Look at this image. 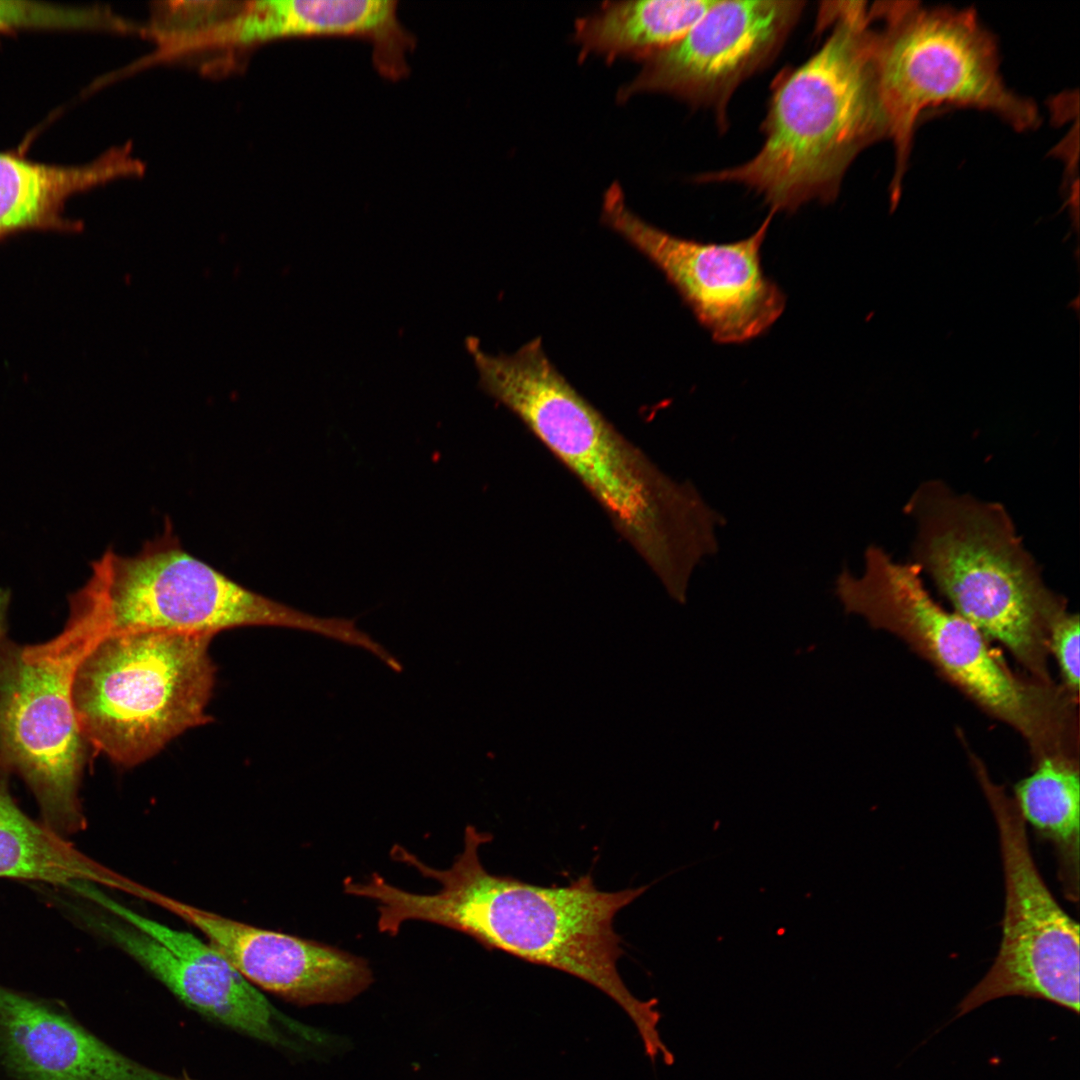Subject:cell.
Listing matches in <instances>:
<instances>
[{"label": "cell", "mask_w": 1080, "mask_h": 1080, "mask_svg": "<svg viewBox=\"0 0 1080 1080\" xmlns=\"http://www.w3.org/2000/svg\"><path fill=\"white\" fill-rule=\"evenodd\" d=\"M492 835L468 825L464 849L448 869H435L400 845L391 857L440 883L434 894H415L389 884L378 873L365 882L350 881L346 892L378 903V930L395 936L409 920L438 924L464 933L489 950L556 969L603 992L629 1017L652 1061L669 1056L659 1022L658 1000H642L626 986L618 960L622 939L613 928L615 915L648 886L616 892L599 890L590 873L566 886H539L511 876L494 875L478 851Z\"/></svg>", "instance_id": "obj_1"}, {"label": "cell", "mask_w": 1080, "mask_h": 1080, "mask_svg": "<svg viewBox=\"0 0 1080 1080\" xmlns=\"http://www.w3.org/2000/svg\"><path fill=\"white\" fill-rule=\"evenodd\" d=\"M488 396L513 413L592 495L618 534L680 603L719 552L727 518L691 480L664 472L556 369L537 337L512 354L466 341Z\"/></svg>", "instance_id": "obj_2"}, {"label": "cell", "mask_w": 1080, "mask_h": 1080, "mask_svg": "<svg viewBox=\"0 0 1080 1080\" xmlns=\"http://www.w3.org/2000/svg\"><path fill=\"white\" fill-rule=\"evenodd\" d=\"M822 9L833 26L821 48L774 80L764 141L748 161L697 175L698 183H734L758 193L771 213L830 203L857 155L889 138L864 2Z\"/></svg>", "instance_id": "obj_3"}, {"label": "cell", "mask_w": 1080, "mask_h": 1080, "mask_svg": "<svg viewBox=\"0 0 1080 1080\" xmlns=\"http://www.w3.org/2000/svg\"><path fill=\"white\" fill-rule=\"evenodd\" d=\"M904 512L915 527L912 562L954 612L1003 644L1032 678L1053 682L1048 638L1067 602L1046 585L1008 510L930 479Z\"/></svg>", "instance_id": "obj_4"}, {"label": "cell", "mask_w": 1080, "mask_h": 1080, "mask_svg": "<svg viewBox=\"0 0 1080 1080\" xmlns=\"http://www.w3.org/2000/svg\"><path fill=\"white\" fill-rule=\"evenodd\" d=\"M922 575L914 562L896 561L870 544L862 573L843 567L834 594L845 613L903 640L984 712L1017 731L1033 764L1050 756L1079 759L1078 698L1062 684L1013 672L979 630L933 599Z\"/></svg>", "instance_id": "obj_5"}, {"label": "cell", "mask_w": 1080, "mask_h": 1080, "mask_svg": "<svg viewBox=\"0 0 1080 1080\" xmlns=\"http://www.w3.org/2000/svg\"><path fill=\"white\" fill-rule=\"evenodd\" d=\"M69 608L63 630L46 642L19 646L0 638V768L22 777L41 821L65 838L86 827L79 790L88 744L75 714V678L108 632L81 589Z\"/></svg>", "instance_id": "obj_6"}, {"label": "cell", "mask_w": 1080, "mask_h": 1080, "mask_svg": "<svg viewBox=\"0 0 1080 1080\" xmlns=\"http://www.w3.org/2000/svg\"><path fill=\"white\" fill-rule=\"evenodd\" d=\"M213 637L107 632L75 678V714L86 743L115 764L133 767L208 723L216 670L209 654Z\"/></svg>", "instance_id": "obj_7"}, {"label": "cell", "mask_w": 1080, "mask_h": 1080, "mask_svg": "<svg viewBox=\"0 0 1080 1080\" xmlns=\"http://www.w3.org/2000/svg\"><path fill=\"white\" fill-rule=\"evenodd\" d=\"M873 58L882 106L895 148L892 207L901 193L915 125L927 108L955 105L992 112L1018 131L1038 126L1030 100L1006 87L992 34L973 9L881 2L869 10Z\"/></svg>", "instance_id": "obj_8"}, {"label": "cell", "mask_w": 1080, "mask_h": 1080, "mask_svg": "<svg viewBox=\"0 0 1080 1080\" xmlns=\"http://www.w3.org/2000/svg\"><path fill=\"white\" fill-rule=\"evenodd\" d=\"M82 588L100 608L108 632L209 634L248 627L315 633L343 644L353 635L346 618L317 617L252 591L188 553L170 520L134 555L112 547L91 562Z\"/></svg>", "instance_id": "obj_9"}, {"label": "cell", "mask_w": 1080, "mask_h": 1080, "mask_svg": "<svg viewBox=\"0 0 1080 1080\" xmlns=\"http://www.w3.org/2000/svg\"><path fill=\"white\" fill-rule=\"evenodd\" d=\"M968 755L998 830L1005 904L998 953L957 1016L1006 996L1042 999L1078 1014L1079 925L1045 884L1013 797L974 753Z\"/></svg>", "instance_id": "obj_10"}, {"label": "cell", "mask_w": 1080, "mask_h": 1080, "mask_svg": "<svg viewBox=\"0 0 1080 1080\" xmlns=\"http://www.w3.org/2000/svg\"><path fill=\"white\" fill-rule=\"evenodd\" d=\"M79 895L102 910L80 909L79 918L126 952L199 1014L271 1045L292 1047L290 1033L323 1045L327 1035L281 1015L210 943L172 928L84 884Z\"/></svg>", "instance_id": "obj_11"}, {"label": "cell", "mask_w": 1080, "mask_h": 1080, "mask_svg": "<svg viewBox=\"0 0 1080 1080\" xmlns=\"http://www.w3.org/2000/svg\"><path fill=\"white\" fill-rule=\"evenodd\" d=\"M602 220L662 272L697 321L721 344H741L782 315L786 296L764 272L761 247L773 213L749 237L703 243L669 234L627 206L622 189L606 191Z\"/></svg>", "instance_id": "obj_12"}, {"label": "cell", "mask_w": 1080, "mask_h": 1080, "mask_svg": "<svg viewBox=\"0 0 1080 1080\" xmlns=\"http://www.w3.org/2000/svg\"><path fill=\"white\" fill-rule=\"evenodd\" d=\"M805 4L716 0L683 37L645 59L619 97L625 100L642 92L676 96L712 110L720 128H726L730 98L744 80L774 59Z\"/></svg>", "instance_id": "obj_13"}, {"label": "cell", "mask_w": 1080, "mask_h": 1080, "mask_svg": "<svg viewBox=\"0 0 1080 1080\" xmlns=\"http://www.w3.org/2000/svg\"><path fill=\"white\" fill-rule=\"evenodd\" d=\"M124 893L197 928L252 985L300 1006L343 1003L373 981L368 962L336 947L198 908L128 879Z\"/></svg>", "instance_id": "obj_14"}, {"label": "cell", "mask_w": 1080, "mask_h": 1080, "mask_svg": "<svg viewBox=\"0 0 1080 1080\" xmlns=\"http://www.w3.org/2000/svg\"><path fill=\"white\" fill-rule=\"evenodd\" d=\"M0 1063L16 1080H194L137 1063L47 1001L3 985Z\"/></svg>", "instance_id": "obj_15"}, {"label": "cell", "mask_w": 1080, "mask_h": 1080, "mask_svg": "<svg viewBox=\"0 0 1080 1080\" xmlns=\"http://www.w3.org/2000/svg\"><path fill=\"white\" fill-rule=\"evenodd\" d=\"M393 0H269L249 2L245 15L251 43L292 36H352L369 41L377 70L407 75L415 36L400 22Z\"/></svg>", "instance_id": "obj_16"}, {"label": "cell", "mask_w": 1080, "mask_h": 1080, "mask_svg": "<svg viewBox=\"0 0 1080 1080\" xmlns=\"http://www.w3.org/2000/svg\"><path fill=\"white\" fill-rule=\"evenodd\" d=\"M142 172V164L130 156L128 146L78 166L46 164L16 152H0V240L28 230H77L79 223L64 214L72 195Z\"/></svg>", "instance_id": "obj_17"}, {"label": "cell", "mask_w": 1080, "mask_h": 1080, "mask_svg": "<svg viewBox=\"0 0 1080 1080\" xmlns=\"http://www.w3.org/2000/svg\"><path fill=\"white\" fill-rule=\"evenodd\" d=\"M1079 760L1046 757L1014 786L1013 799L1024 822L1053 848L1065 897L1079 899Z\"/></svg>", "instance_id": "obj_18"}, {"label": "cell", "mask_w": 1080, "mask_h": 1080, "mask_svg": "<svg viewBox=\"0 0 1080 1080\" xmlns=\"http://www.w3.org/2000/svg\"><path fill=\"white\" fill-rule=\"evenodd\" d=\"M716 0H645L609 2L577 20L575 39L584 54L607 59H644L683 37Z\"/></svg>", "instance_id": "obj_19"}, {"label": "cell", "mask_w": 1080, "mask_h": 1080, "mask_svg": "<svg viewBox=\"0 0 1080 1080\" xmlns=\"http://www.w3.org/2000/svg\"><path fill=\"white\" fill-rule=\"evenodd\" d=\"M6 773L0 768V878L67 890L78 882L97 885L105 866L25 814L10 794Z\"/></svg>", "instance_id": "obj_20"}, {"label": "cell", "mask_w": 1080, "mask_h": 1080, "mask_svg": "<svg viewBox=\"0 0 1080 1080\" xmlns=\"http://www.w3.org/2000/svg\"><path fill=\"white\" fill-rule=\"evenodd\" d=\"M122 27L123 20L104 7L0 0V33L22 30L121 31Z\"/></svg>", "instance_id": "obj_21"}, {"label": "cell", "mask_w": 1080, "mask_h": 1080, "mask_svg": "<svg viewBox=\"0 0 1080 1080\" xmlns=\"http://www.w3.org/2000/svg\"><path fill=\"white\" fill-rule=\"evenodd\" d=\"M1079 616L1066 611L1052 625L1048 638L1049 653L1058 664L1064 688L1078 698L1079 693Z\"/></svg>", "instance_id": "obj_22"}]
</instances>
